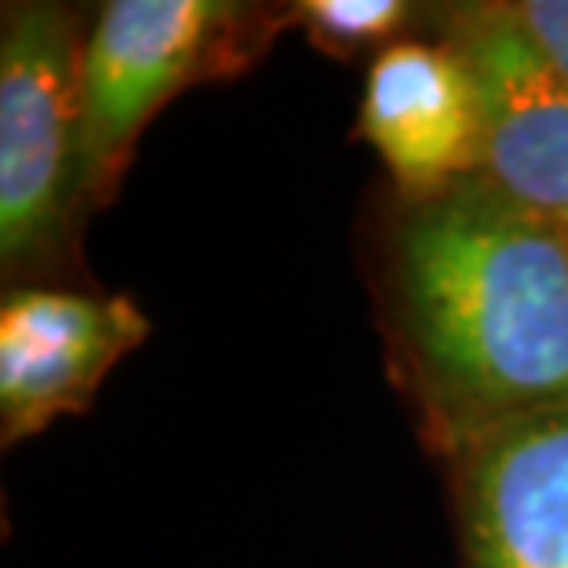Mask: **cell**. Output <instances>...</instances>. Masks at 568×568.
<instances>
[{
  "label": "cell",
  "instance_id": "cell-1",
  "mask_svg": "<svg viewBox=\"0 0 568 568\" xmlns=\"http://www.w3.org/2000/svg\"><path fill=\"white\" fill-rule=\"evenodd\" d=\"M377 295L395 381L439 458L568 403V230L484 178L399 200Z\"/></svg>",
  "mask_w": 568,
  "mask_h": 568
},
{
  "label": "cell",
  "instance_id": "cell-2",
  "mask_svg": "<svg viewBox=\"0 0 568 568\" xmlns=\"http://www.w3.org/2000/svg\"><path fill=\"white\" fill-rule=\"evenodd\" d=\"M89 22L55 0L4 4L0 19V274L52 284L78 263L82 52Z\"/></svg>",
  "mask_w": 568,
  "mask_h": 568
},
{
  "label": "cell",
  "instance_id": "cell-3",
  "mask_svg": "<svg viewBox=\"0 0 568 568\" xmlns=\"http://www.w3.org/2000/svg\"><path fill=\"white\" fill-rule=\"evenodd\" d=\"M292 27V4L108 0L82 52V185L89 211L122 185L144 126L200 82L236 78Z\"/></svg>",
  "mask_w": 568,
  "mask_h": 568
},
{
  "label": "cell",
  "instance_id": "cell-4",
  "mask_svg": "<svg viewBox=\"0 0 568 568\" xmlns=\"http://www.w3.org/2000/svg\"><path fill=\"white\" fill-rule=\"evenodd\" d=\"M432 30L473 78L476 178L568 230V82L536 52L506 0L432 4Z\"/></svg>",
  "mask_w": 568,
  "mask_h": 568
},
{
  "label": "cell",
  "instance_id": "cell-5",
  "mask_svg": "<svg viewBox=\"0 0 568 568\" xmlns=\"http://www.w3.org/2000/svg\"><path fill=\"white\" fill-rule=\"evenodd\" d=\"M443 462L458 568H568V403L487 428Z\"/></svg>",
  "mask_w": 568,
  "mask_h": 568
},
{
  "label": "cell",
  "instance_id": "cell-6",
  "mask_svg": "<svg viewBox=\"0 0 568 568\" xmlns=\"http://www.w3.org/2000/svg\"><path fill=\"white\" fill-rule=\"evenodd\" d=\"M148 317L126 295L16 284L0 300V443L82 414L108 373L141 347Z\"/></svg>",
  "mask_w": 568,
  "mask_h": 568
},
{
  "label": "cell",
  "instance_id": "cell-7",
  "mask_svg": "<svg viewBox=\"0 0 568 568\" xmlns=\"http://www.w3.org/2000/svg\"><path fill=\"white\" fill-rule=\"evenodd\" d=\"M358 138L399 200H422L476 174L480 122L469 67L443 38H403L369 60Z\"/></svg>",
  "mask_w": 568,
  "mask_h": 568
},
{
  "label": "cell",
  "instance_id": "cell-8",
  "mask_svg": "<svg viewBox=\"0 0 568 568\" xmlns=\"http://www.w3.org/2000/svg\"><path fill=\"white\" fill-rule=\"evenodd\" d=\"M432 22V8L406 0H300L292 4V27L306 33L314 49L336 60L362 52H384L388 44L414 38L410 27Z\"/></svg>",
  "mask_w": 568,
  "mask_h": 568
},
{
  "label": "cell",
  "instance_id": "cell-9",
  "mask_svg": "<svg viewBox=\"0 0 568 568\" xmlns=\"http://www.w3.org/2000/svg\"><path fill=\"white\" fill-rule=\"evenodd\" d=\"M506 11L542 60L568 82V0H506Z\"/></svg>",
  "mask_w": 568,
  "mask_h": 568
}]
</instances>
